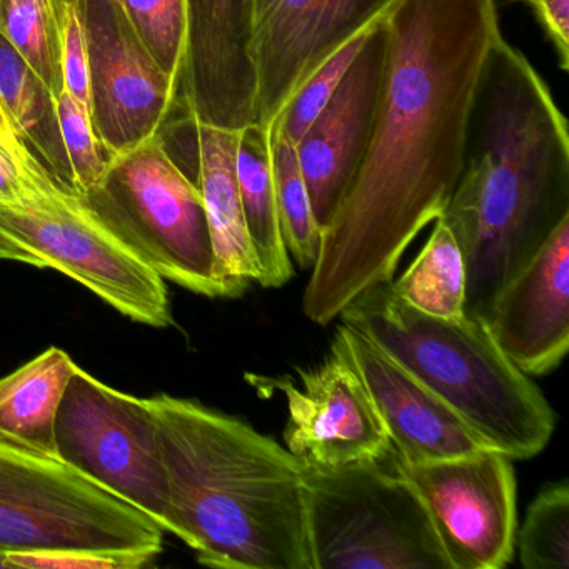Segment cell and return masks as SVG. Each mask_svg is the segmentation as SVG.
<instances>
[{
    "label": "cell",
    "instance_id": "cell-1",
    "mask_svg": "<svg viewBox=\"0 0 569 569\" xmlns=\"http://www.w3.org/2000/svg\"><path fill=\"white\" fill-rule=\"evenodd\" d=\"M385 79L361 166L302 296L316 325L392 281L406 249L445 211L458 182L472 92L501 36L495 0H396Z\"/></svg>",
    "mask_w": 569,
    "mask_h": 569
},
{
    "label": "cell",
    "instance_id": "cell-2",
    "mask_svg": "<svg viewBox=\"0 0 569 569\" xmlns=\"http://www.w3.org/2000/svg\"><path fill=\"white\" fill-rule=\"evenodd\" d=\"M569 218L568 122L502 34L482 62L446 222L466 264V316L485 318L502 286Z\"/></svg>",
    "mask_w": 569,
    "mask_h": 569
},
{
    "label": "cell",
    "instance_id": "cell-3",
    "mask_svg": "<svg viewBox=\"0 0 569 569\" xmlns=\"http://www.w3.org/2000/svg\"><path fill=\"white\" fill-rule=\"evenodd\" d=\"M168 476L171 535L222 569H312L305 462L192 399L148 398Z\"/></svg>",
    "mask_w": 569,
    "mask_h": 569
},
{
    "label": "cell",
    "instance_id": "cell-4",
    "mask_svg": "<svg viewBox=\"0 0 569 569\" xmlns=\"http://www.w3.org/2000/svg\"><path fill=\"white\" fill-rule=\"evenodd\" d=\"M339 318L368 336L509 458H535L551 441V405L502 351L485 318H432L396 298L389 282L366 289Z\"/></svg>",
    "mask_w": 569,
    "mask_h": 569
},
{
    "label": "cell",
    "instance_id": "cell-5",
    "mask_svg": "<svg viewBox=\"0 0 569 569\" xmlns=\"http://www.w3.org/2000/svg\"><path fill=\"white\" fill-rule=\"evenodd\" d=\"M162 549L164 531L144 512L0 435V552L11 569H138Z\"/></svg>",
    "mask_w": 569,
    "mask_h": 569
},
{
    "label": "cell",
    "instance_id": "cell-6",
    "mask_svg": "<svg viewBox=\"0 0 569 569\" xmlns=\"http://www.w3.org/2000/svg\"><path fill=\"white\" fill-rule=\"evenodd\" d=\"M312 569H451L421 498L391 455L305 465Z\"/></svg>",
    "mask_w": 569,
    "mask_h": 569
},
{
    "label": "cell",
    "instance_id": "cell-7",
    "mask_svg": "<svg viewBox=\"0 0 569 569\" xmlns=\"http://www.w3.org/2000/svg\"><path fill=\"white\" fill-rule=\"evenodd\" d=\"M0 259L56 269L141 325L172 322L164 279L41 166L22 201L0 204Z\"/></svg>",
    "mask_w": 569,
    "mask_h": 569
},
{
    "label": "cell",
    "instance_id": "cell-8",
    "mask_svg": "<svg viewBox=\"0 0 569 569\" xmlns=\"http://www.w3.org/2000/svg\"><path fill=\"white\" fill-rule=\"evenodd\" d=\"M81 198L164 281L226 298L201 191L172 161L159 134L114 156L101 181Z\"/></svg>",
    "mask_w": 569,
    "mask_h": 569
},
{
    "label": "cell",
    "instance_id": "cell-9",
    "mask_svg": "<svg viewBox=\"0 0 569 569\" xmlns=\"http://www.w3.org/2000/svg\"><path fill=\"white\" fill-rule=\"evenodd\" d=\"M56 451L169 532L168 476L148 398L118 391L78 366L59 406Z\"/></svg>",
    "mask_w": 569,
    "mask_h": 569
},
{
    "label": "cell",
    "instance_id": "cell-10",
    "mask_svg": "<svg viewBox=\"0 0 569 569\" xmlns=\"http://www.w3.org/2000/svg\"><path fill=\"white\" fill-rule=\"evenodd\" d=\"M515 459L498 449L396 469L428 511L451 569H502L515 558Z\"/></svg>",
    "mask_w": 569,
    "mask_h": 569
},
{
    "label": "cell",
    "instance_id": "cell-11",
    "mask_svg": "<svg viewBox=\"0 0 569 569\" xmlns=\"http://www.w3.org/2000/svg\"><path fill=\"white\" fill-rule=\"evenodd\" d=\"M79 11L88 38L92 126L112 154H122L161 131L178 101V79L139 41L119 0H81Z\"/></svg>",
    "mask_w": 569,
    "mask_h": 569
},
{
    "label": "cell",
    "instance_id": "cell-12",
    "mask_svg": "<svg viewBox=\"0 0 569 569\" xmlns=\"http://www.w3.org/2000/svg\"><path fill=\"white\" fill-rule=\"evenodd\" d=\"M301 382L299 388L288 378L269 381L288 402L284 442L299 461L342 468L391 455L388 431L338 332L331 356L301 371Z\"/></svg>",
    "mask_w": 569,
    "mask_h": 569
},
{
    "label": "cell",
    "instance_id": "cell-13",
    "mask_svg": "<svg viewBox=\"0 0 569 569\" xmlns=\"http://www.w3.org/2000/svg\"><path fill=\"white\" fill-rule=\"evenodd\" d=\"M396 0H256L258 124L269 128L299 86L365 34Z\"/></svg>",
    "mask_w": 569,
    "mask_h": 569
},
{
    "label": "cell",
    "instance_id": "cell-14",
    "mask_svg": "<svg viewBox=\"0 0 569 569\" xmlns=\"http://www.w3.org/2000/svg\"><path fill=\"white\" fill-rule=\"evenodd\" d=\"M256 0H186L178 101L198 124L239 132L258 122Z\"/></svg>",
    "mask_w": 569,
    "mask_h": 569
},
{
    "label": "cell",
    "instance_id": "cell-15",
    "mask_svg": "<svg viewBox=\"0 0 569 569\" xmlns=\"http://www.w3.org/2000/svg\"><path fill=\"white\" fill-rule=\"evenodd\" d=\"M388 29L385 16L366 31L341 84L296 144L312 214L325 229L335 218L371 139L382 79Z\"/></svg>",
    "mask_w": 569,
    "mask_h": 569
},
{
    "label": "cell",
    "instance_id": "cell-16",
    "mask_svg": "<svg viewBox=\"0 0 569 569\" xmlns=\"http://www.w3.org/2000/svg\"><path fill=\"white\" fill-rule=\"evenodd\" d=\"M336 332L368 388L399 462L426 465L495 449L368 336L345 322Z\"/></svg>",
    "mask_w": 569,
    "mask_h": 569
},
{
    "label": "cell",
    "instance_id": "cell-17",
    "mask_svg": "<svg viewBox=\"0 0 569 569\" xmlns=\"http://www.w3.org/2000/svg\"><path fill=\"white\" fill-rule=\"evenodd\" d=\"M485 319L526 375H549L561 365L569 349V218L502 286Z\"/></svg>",
    "mask_w": 569,
    "mask_h": 569
},
{
    "label": "cell",
    "instance_id": "cell-18",
    "mask_svg": "<svg viewBox=\"0 0 569 569\" xmlns=\"http://www.w3.org/2000/svg\"><path fill=\"white\" fill-rule=\"evenodd\" d=\"M238 138L239 132L199 124L198 188L208 216L216 272L226 298H239L259 279L236 179Z\"/></svg>",
    "mask_w": 569,
    "mask_h": 569
},
{
    "label": "cell",
    "instance_id": "cell-19",
    "mask_svg": "<svg viewBox=\"0 0 569 569\" xmlns=\"http://www.w3.org/2000/svg\"><path fill=\"white\" fill-rule=\"evenodd\" d=\"M0 108L12 134L58 188L79 196L62 141L58 98L0 34Z\"/></svg>",
    "mask_w": 569,
    "mask_h": 569
},
{
    "label": "cell",
    "instance_id": "cell-20",
    "mask_svg": "<svg viewBox=\"0 0 569 569\" xmlns=\"http://www.w3.org/2000/svg\"><path fill=\"white\" fill-rule=\"evenodd\" d=\"M236 179L249 241L258 262V284L281 288L291 281L295 268L279 224L269 128L254 122L239 131Z\"/></svg>",
    "mask_w": 569,
    "mask_h": 569
},
{
    "label": "cell",
    "instance_id": "cell-21",
    "mask_svg": "<svg viewBox=\"0 0 569 569\" xmlns=\"http://www.w3.org/2000/svg\"><path fill=\"white\" fill-rule=\"evenodd\" d=\"M76 368L64 349L51 346L0 379V435L58 458L56 419Z\"/></svg>",
    "mask_w": 569,
    "mask_h": 569
},
{
    "label": "cell",
    "instance_id": "cell-22",
    "mask_svg": "<svg viewBox=\"0 0 569 569\" xmlns=\"http://www.w3.org/2000/svg\"><path fill=\"white\" fill-rule=\"evenodd\" d=\"M396 298L416 311L446 321L466 316V264L451 229L436 219L422 251L398 281H389Z\"/></svg>",
    "mask_w": 569,
    "mask_h": 569
},
{
    "label": "cell",
    "instance_id": "cell-23",
    "mask_svg": "<svg viewBox=\"0 0 569 569\" xmlns=\"http://www.w3.org/2000/svg\"><path fill=\"white\" fill-rule=\"evenodd\" d=\"M272 176L279 224L289 256L302 269H311L318 258L321 229L312 214L308 186L299 166L296 146L282 134L278 122L269 126Z\"/></svg>",
    "mask_w": 569,
    "mask_h": 569
},
{
    "label": "cell",
    "instance_id": "cell-24",
    "mask_svg": "<svg viewBox=\"0 0 569 569\" xmlns=\"http://www.w3.org/2000/svg\"><path fill=\"white\" fill-rule=\"evenodd\" d=\"M0 34L41 76L56 98L64 92L58 0H0Z\"/></svg>",
    "mask_w": 569,
    "mask_h": 569
},
{
    "label": "cell",
    "instance_id": "cell-25",
    "mask_svg": "<svg viewBox=\"0 0 569 569\" xmlns=\"http://www.w3.org/2000/svg\"><path fill=\"white\" fill-rule=\"evenodd\" d=\"M519 562L525 569H569V485L546 486L516 531Z\"/></svg>",
    "mask_w": 569,
    "mask_h": 569
},
{
    "label": "cell",
    "instance_id": "cell-26",
    "mask_svg": "<svg viewBox=\"0 0 569 569\" xmlns=\"http://www.w3.org/2000/svg\"><path fill=\"white\" fill-rule=\"evenodd\" d=\"M129 24L159 68L179 79L186 42V0H119Z\"/></svg>",
    "mask_w": 569,
    "mask_h": 569
},
{
    "label": "cell",
    "instance_id": "cell-27",
    "mask_svg": "<svg viewBox=\"0 0 569 569\" xmlns=\"http://www.w3.org/2000/svg\"><path fill=\"white\" fill-rule=\"evenodd\" d=\"M58 112L76 188L82 196L101 181L114 154L96 134L88 106L64 91L58 96Z\"/></svg>",
    "mask_w": 569,
    "mask_h": 569
},
{
    "label": "cell",
    "instance_id": "cell-28",
    "mask_svg": "<svg viewBox=\"0 0 569 569\" xmlns=\"http://www.w3.org/2000/svg\"><path fill=\"white\" fill-rule=\"evenodd\" d=\"M366 34V32H365ZM365 34L359 36L351 44L342 48L338 54L326 61L315 74L309 76L298 91L289 99L288 104L282 109L281 114L276 118L282 134L298 144L306 134L312 122L318 118L319 112L326 108L329 99L335 94L336 89L341 84L346 71L351 66L352 59L361 48Z\"/></svg>",
    "mask_w": 569,
    "mask_h": 569
},
{
    "label": "cell",
    "instance_id": "cell-29",
    "mask_svg": "<svg viewBox=\"0 0 569 569\" xmlns=\"http://www.w3.org/2000/svg\"><path fill=\"white\" fill-rule=\"evenodd\" d=\"M58 12L64 91L89 108V51L81 11L79 4L66 6L58 0Z\"/></svg>",
    "mask_w": 569,
    "mask_h": 569
},
{
    "label": "cell",
    "instance_id": "cell-30",
    "mask_svg": "<svg viewBox=\"0 0 569 569\" xmlns=\"http://www.w3.org/2000/svg\"><path fill=\"white\" fill-rule=\"evenodd\" d=\"M36 166L14 136L0 138V204H14L29 194Z\"/></svg>",
    "mask_w": 569,
    "mask_h": 569
},
{
    "label": "cell",
    "instance_id": "cell-31",
    "mask_svg": "<svg viewBox=\"0 0 569 569\" xmlns=\"http://www.w3.org/2000/svg\"><path fill=\"white\" fill-rule=\"evenodd\" d=\"M535 12L558 56L559 68L569 69V0H522Z\"/></svg>",
    "mask_w": 569,
    "mask_h": 569
},
{
    "label": "cell",
    "instance_id": "cell-32",
    "mask_svg": "<svg viewBox=\"0 0 569 569\" xmlns=\"http://www.w3.org/2000/svg\"><path fill=\"white\" fill-rule=\"evenodd\" d=\"M12 131L9 126L8 118H6L4 111L0 108V138H11Z\"/></svg>",
    "mask_w": 569,
    "mask_h": 569
},
{
    "label": "cell",
    "instance_id": "cell-33",
    "mask_svg": "<svg viewBox=\"0 0 569 569\" xmlns=\"http://www.w3.org/2000/svg\"><path fill=\"white\" fill-rule=\"evenodd\" d=\"M0 569H11V562H9V555L0 552Z\"/></svg>",
    "mask_w": 569,
    "mask_h": 569
},
{
    "label": "cell",
    "instance_id": "cell-34",
    "mask_svg": "<svg viewBox=\"0 0 569 569\" xmlns=\"http://www.w3.org/2000/svg\"><path fill=\"white\" fill-rule=\"evenodd\" d=\"M59 2L66 6H78L81 0H59Z\"/></svg>",
    "mask_w": 569,
    "mask_h": 569
}]
</instances>
